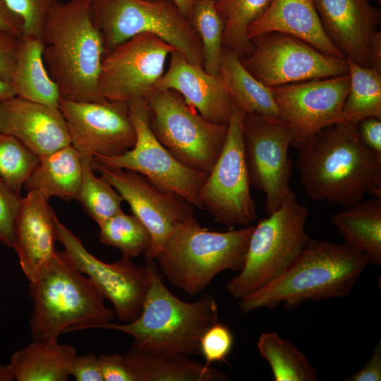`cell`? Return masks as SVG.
<instances>
[{"label": "cell", "mask_w": 381, "mask_h": 381, "mask_svg": "<svg viewBox=\"0 0 381 381\" xmlns=\"http://www.w3.org/2000/svg\"><path fill=\"white\" fill-rule=\"evenodd\" d=\"M298 150L296 167L310 198L346 207L365 194L381 197V159L360 143L356 123L329 126Z\"/></svg>", "instance_id": "obj_1"}, {"label": "cell", "mask_w": 381, "mask_h": 381, "mask_svg": "<svg viewBox=\"0 0 381 381\" xmlns=\"http://www.w3.org/2000/svg\"><path fill=\"white\" fill-rule=\"evenodd\" d=\"M369 265L366 256L346 243L309 238L306 245L277 279L240 299L243 313L273 309L291 310L307 301H321L349 295Z\"/></svg>", "instance_id": "obj_2"}, {"label": "cell", "mask_w": 381, "mask_h": 381, "mask_svg": "<svg viewBox=\"0 0 381 381\" xmlns=\"http://www.w3.org/2000/svg\"><path fill=\"white\" fill-rule=\"evenodd\" d=\"M40 38L44 64L61 99L105 100L98 90L105 49L88 0L59 1L48 13Z\"/></svg>", "instance_id": "obj_3"}, {"label": "cell", "mask_w": 381, "mask_h": 381, "mask_svg": "<svg viewBox=\"0 0 381 381\" xmlns=\"http://www.w3.org/2000/svg\"><path fill=\"white\" fill-rule=\"evenodd\" d=\"M150 281L140 316L133 322L100 328L131 336L129 350L138 352L200 355V340L205 332L218 322V306L212 294H205L194 302L174 296L162 282L155 260L146 262Z\"/></svg>", "instance_id": "obj_4"}, {"label": "cell", "mask_w": 381, "mask_h": 381, "mask_svg": "<svg viewBox=\"0 0 381 381\" xmlns=\"http://www.w3.org/2000/svg\"><path fill=\"white\" fill-rule=\"evenodd\" d=\"M30 283L34 341H57L62 333L100 328L115 316L92 281L72 266L64 251L57 252Z\"/></svg>", "instance_id": "obj_5"}, {"label": "cell", "mask_w": 381, "mask_h": 381, "mask_svg": "<svg viewBox=\"0 0 381 381\" xmlns=\"http://www.w3.org/2000/svg\"><path fill=\"white\" fill-rule=\"evenodd\" d=\"M254 225L226 231L200 226L193 216L179 224L157 258L158 268L169 283L193 296L220 272L243 267Z\"/></svg>", "instance_id": "obj_6"}, {"label": "cell", "mask_w": 381, "mask_h": 381, "mask_svg": "<svg viewBox=\"0 0 381 381\" xmlns=\"http://www.w3.org/2000/svg\"><path fill=\"white\" fill-rule=\"evenodd\" d=\"M308 212L291 188L280 207L259 219L250 236L245 260L226 284L230 296L241 299L281 276L301 253L310 236Z\"/></svg>", "instance_id": "obj_7"}, {"label": "cell", "mask_w": 381, "mask_h": 381, "mask_svg": "<svg viewBox=\"0 0 381 381\" xmlns=\"http://www.w3.org/2000/svg\"><path fill=\"white\" fill-rule=\"evenodd\" d=\"M90 15L100 32L105 52L141 33H151L204 66L200 38L190 20L172 0H88Z\"/></svg>", "instance_id": "obj_8"}, {"label": "cell", "mask_w": 381, "mask_h": 381, "mask_svg": "<svg viewBox=\"0 0 381 381\" xmlns=\"http://www.w3.org/2000/svg\"><path fill=\"white\" fill-rule=\"evenodd\" d=\"M150 127L179 162L210 172L224 145L228 126L211 123L177 92L154 90L145 97Z\"/></svg>", "instance_id": "obj_9"}, {"label": "cell", "mask_w": 381, "mask_h": 381, "mask_svg": "<svg viewBox=\"0 0 381 381\" xmlns=\"http://www.w3.org/2000/svg\"><path fill=\"white\" fill-rule=\"evenodd\" d=\"M245 114L233 103L224 145L199 195L202 210L229 229L247 226L257 219L243 151Z\"/></svg>", "instance_id": "obj_10"}, {"label": "cell", "mask_w": 381, "mask_h": 381, "mask_svg": "<svg viewBox=\"0 0 381 381\" xmlns=\"http://www.w3.org/2000/svg\"><path fill=\"white\" fill-rule=\"evenodd\" d=\"M127 104L136 133L134 146L117 156L92 158L110 166L136 171L160 188L202 210L199 195L208 172L181 164L159 143L150 127L145 98L133 99Z\"/></svg>", "instance_id": "obj_11"}, {"label": "cell", "mask_w": 381, "mask_h": 381, "mask_svg": "<svg viewBox=\"0 0 381 381\" xmlns=\"http://www.w3.org/2000/svg\"><path fill=\"white\" fill-rule=\"evenodd\" d=\"M244 67L267 87L329 78L349 72L346 59L325 54L289 35L270 32L251 39Z\"/></svg>", "instance_id": "obj_12"}, {"label": "cell", "mask_w": 381, "mask_h": 381, "mask_svg": "<svg viewBox=\"0 0 381 381\" xmlns=\"http://www.w3.org/2000/svg\"><path fill=\"white\" fill-rule=\"evenodd\" d=\"M56 239L64 246V253L79 272L86 275L104 299L114 306L115 316L124 323L135 321L140 315L150 281V270L135 265L131 259L122 258L106 263L95 258L81 241L53 215Z\"/></svg>", "instance_id": "obj_13"}, {"label": "cell", "mask_w": 381, "mask_h": 381, "mask_svg": "<svg viewBox=\"0 0 381 381\" xmlns=\"http://www.w3.org/2000/svg\"><path fill=\"white\" fill-rule=\"evenodd\" d=\"M176 50L151 33L136 35L106 52L98 80L100 97L128 102L145 98L164 72L167 57Z\"/></svg>", "instance_id": "obj_14"}, {"label": "cell", "mask_w": 381, "mask_h": 381, "mask_svg": "<svg viewBox=\"0 0 381 381\" xmlns=\"http://www.w3.org/2000/svg\"><path fill=\"white\" fill-rule=\"evenodd\" d=\"M292 133L283 119L246 114L243 151L250 185L265 195L267 215L277 210L291 189Z\"/></svg>", "instance_id": "obj_15"}, {"label": "cell", "mask_w": 381, "mask_h": 381, "mask_svg": "<svg viewBox=\"0 0 381 381\" xmlns=\"http://www.w3.org/2000/svg\"><path fill=\"white\" fill-rule=\"evenodd\" d=\"M92 166L109 181L148 230L151 241L144 255L146 262L155 260L173 230L193 216L194 207L136 171L110 166L93 158Z\"/></svg>", "instance_id": "obj_16"}, {"label": "cell", "mask_w": 381, "mask_h": 381, "mask_svg": "<svg viewBox=\"0 0 381 381\" xmlns=\"http://www.w3.org/2000/svg\"><path fill=\"white\" fill-rule=\"evenodd\" d=\"M349 74L270 87L282 119L289 124L291 145L299 149L322 129L345 122L343 106Z\"/></svg>", "instance_id": "obj_17"}, {"label": "cell", "mask_w": 381, "mask_h": 381, "mask_svg": "<svg viewBox=\"0 0 381 381\" xmlns=\"http://www.w3.org/2000/svg\"><path fill=\"white\" fill-rule=\"evenodd\" d=\"M71 145L88 157H110L131 150L136 133L127 102L61 99Z\"/></svg>", "instance_id": "obj_18"}, {"label": "cell", "mask_w": 381, "mask_h": 381, "mask_svg": "<svg viewBox=\"0 0 381 381\" xmlns=\"http://www.w3.org/2000/svg\"><path fill=\"white\" fill-rule=\"evenodd\" d=\"M0 133L16 138L40 157L71 144L59 107L17 96L0 100Z\"/></svg>", "instance_id": "obj_19"}, {"label": "cell", "mask_w": 381, "mask_h": 381, "mask_svg": "<svg viewBox=\"0 0 381 381\" xmlns=\"http://www.w3.org/2000/svg\"><path fill=\"white\" fill-rule=\"evenodd\" d=\"M322 25L345 58L370 67L369 43L381 21L370 0H313Z\"/></svg>", "instance_id": "obj_20"}, {"label": "cell", "mask_w": 381, "mask_h": 381, "mask_svg": "<svg viewBox=\"0 0 381 381\" xmlns=\"http://www.w3.org/2000/svg\"><path fill=\"white\" fill-rule=\"evenodd\" d=\"M169 56V67L155 90H174L205 120L228 126L233 102L219 75H213L193 64L177 50Z\"/></svg>", "instance_id": "obj_21"}, {"label": "cell", "mask_w": 381, "mask_h": 381, "mask_svg": "<svg viewBox=\"0 0 381 381\" xmlns=\"http://www.w3.org/2000/svg\"><path fill=\"white\" fill-rule=\"evenodd\" d=\"M49 198L37 190L22 198L16 217L12 248L18 254L23 272L30 282L56 256V234Z\"/></svg>", "instance_id": "obj_22"}, {"label": "cell", "mask_w": 381, "mask_h": 381, "mask_svg": "<svg viewBox=\"0 0 381 381\" xmlns=\"http://www.w3.org/2000/svg\"><path fill=\"white\" fill-rule=\"evenodd\" d=\"M270 32L291 35L325 54L346 59L327 35L313 0H272L265 13L250 25L248 36L251 40Z\"/></svg>", "instance_id": "obj_23"}, {"label": "cell", "mask_w": 381, "mask_h": 381, "mask_svg": "<svg viewBox=\"0 0 381 381\" xmlns=\"http://www.w3.org/2000/svg\"><path fill=\"white\" fill-rule=\"evenodd\" d=\"M128 370L137 381H224L228 375L188 356L128 350L122 354Z\"/></svg>", "instance_id": "obj_24"}, {"label": "cell", "mask_w": 381, "mask_h": 381, "mask_svg": "<svg viewBox=\"0 0 381 381\" xmlns=\"http://www.w3.org/2000/svg\"><path fill=\"white\" fill-rule=\"evenodd\" d=\"M41 38L22 35L11 80L16 96L59 107L61 95L43 59Z\"/></svg>", "instance_id": "obj_25"}, {"label": "cell", "mask_w": 381, "mask_h": 381, "mask_svg": "<svg viewBox=\"0 0 381 381\" xmlns=\"http://www.w3.org/2000/svg\"><path fill=\"white\" fill-rule=\"evenodd\" d=\"M76 355L71 345L32 340L15 351L8 365L17 381H67Z\"/></svg>", "instance_id": "obj_26"}, {"label": "cell", "mask_w": 381, "mask_h": 381, "mask_svg": "<svg viewBox=\"0 0 381 381\" xmlns=\"http://www.w3.org/2000/svg\"><path fill=\"white\" fill-rule=\"evenodd\" d=\"M332 214L344 242L362 252L369 265H381V197L361 200Z\"/></svg>", "instance_id": "obj_27"}, {"label": "cell", "mask_w": 381, "mask_h": 381, "mask_svg": "<svg viewBox=\"0 0 381 381\" xmlns=\"http://www.w3.org/2000/svg\"><path fill=\"white\" fill-rule=\"evenodd\" d=\"M219 77L233 103L245 114L282 119L270 87L244 67L236 52L224 47Z\"/></svg>", "instance_id": "obj_28"}, {"label": "cell", "mask_w": 381, "mask_h": 381, "mask_svg": "<svg viewBox=\"0 0 381 381\" xmlns=\"http://www.w3.org/2000/svg\"><path fill=\"white\" fill-rule=\"evenodd\" d=\"M82 177L81 155L70 144L41 156L24 188L64 201L75 199Z\"/></svg>", "instance_id": "obj_29"}, {"label": "cell", "mask_w": 381, "mask_h": 381, "mask_svg": "<svg viewBox=\"0 0 381 381\" xmlns=\"http://www.w3.org/2000/svg\"><path fill=\"white\" fill-rule=\"evenodd\" d=\"M346 60L349 88L343 106L344 121L357 123L366 117L381 119V73Z\"/></svg>", "instance_id": "obj_30"}, {"label": "cell", "mask_w": 381, "mask_h": 381, "mask_svg": "<svg viewBox=\"0 0 381 381\" xmlns=\"http://www.w3.org/2000/svg\"><path fill=\"white\" fill-rule=\"evenodd\" d=\"M257 347L269 363L275 381L318 380L316 370L306 356L277 333L261 334Z\"/></svg>", "instance_id": "obj_31"}, {"label": "cell", "mask_w": 381, "mask_h": 381, "mask_svg": "<svg viewBox=\"0 0 381 381\" xmlns=\"http://www.w3.org/2000/svg\"><path fill=\"white\" fill-rule=\"evenodd\" d=\"M272 0H219L216 7L224 25L223 46L241 58L248 55L253 43L248 29L267 10Z\"/></svg>", "instance_id": "obj_32"}, {"label": "cell", "mask_w": 381, "mask_h": 381, "mask_svg": "<svg viewBox=\"0 0 381 381\" xmlns=\"http://www.w3.org/2000/svg\"><path fill=\"white\" fill-rule=\"evenodd\" d=\"M82 177L75 200L85 212L99 225L123 210V198L104 176H97L92 158L82 156Z\"/></svg>", "instance_id": "obj_33"}, {"label": "cell", "mask_w": 381, "mask_h": 381, "mask_svg": "<svg viewBox=\"0 0 381 381\" xmlns=\"http://www.w3.org/2000/svg\"><path fill=\"white\" fill-rule=\"evenodd\" d=\"M190 20L201 42L203 68L219 76L224 49V25L216 4L210 0H194Z\"/></svg>", "instance_id": "obj_34"}, {"label": "cell", "mask_w": 381, "mask_h": 381, "mask_svg": "<svg viewBox=\"0 0 381 381\" xmlns=\"http://www.w3.org/2000/svg\"><path fill=\"white\" fill-rule=\"evenodd\" d=\"M98 226L99 241L118 248L122 258L131 259L144 254L150 246L148 230L133 214H126L123 211Z\"/></svg>", "instance_id": "obj_35"}, {"label": "cell", "mask_w": 381, "mask_h": 381, "mask_svg": "<svg viewBox=\"0 0 381 381\" xmlns=\"http://www.w3.org/2000/svg\"><path fill=\"white\" fill-rule=\"evenodd\" d=\"M40 161V157L18 139L0 133V179L13 192L20 195Z\"/></svg>", "instance_id": "obj_36"}, {"label": "cell", "mask_w": 381, "mask_h": 381, "mask_svg": "<svg viewBox=\"0 0 381 381\" xmlns=\"http://www.w3.org/2000/svg\"><path fill=\"white\" fill-rule=\"evenodd\" d=\"M23 21V35L40 38L45 19L59 0H4Z\"/></svg>", "instance_id": "obj_37"}, {"label": "cell", "mask_w": 381, "mask_h": 381, "mask_svg": "<svg viewBox=\"0 0 381 381\" xmlns=\"http://www.w3.org/2000/svg\"><path fill=\"white\" fill-rule=\"evenodd\" d=\"M233 343L232 333L226 325L217 322L210 327L200 340V355L205 359V365L209 367L213 363L225 361Z\"/></svg>", "instance_id": "obj_38"}, {"label": "cell", "mask_w": 381, "mask_h": 381, "mask_svg": "<svg viewBox=\"0 0 381 381\" xmlns=\"http://www.w3.org/2000/svg\"><path fill=\"white\" fill-rule=\"evenodd\" d=\"M22 197L0 179V241L12 248L16 217Z\"/></svg>", "instance_id": "obj_39"}, {"label": "cell", "mask_w": 381, "mask_h": 381, "mask_svg": "<svg viewBox=\"0 0 381 381\" xmlns=\"http://www.w3.org/2000/svg\"><path fill=\"white\" fill-rule=\"evenodd\" d=\"M20 38L0 28V78L8 83L15 67Z\"/></svg>", "instance_id": "obj_40"}, {"label": "cell", "mask_w": 381, "mask_h": 381, "mask_svg": "<svg viewBox=\"0 0 381 381\" xmlns=\"http://www.w3.org/2000/svg\"><path fill=\"white\" fill-rule=\"evenodd\" d=\"M360 143L381 159V119L366 117L356 123Z\"/></svg>", "instance_id": "obj_41"}, {"label": "cell", "mask_w": 381, "mask_h": 381, "mask_svg": "<svg viewBox=\"0 0 381 381\" xmlns=\"http://www.w3.org/2000/svg\"><path fill=\"white\" fill-rule=\"evenodd\" d=\"M71 375L78 381H104L99 356L76 355L71 367Z\"/></svg>", "instance_id": "obj_42"}, {"label": "cell", "mask_w": 381, "mask_h": 381, "mask_svg": "<svg viewBox=\"0 0 381 381\" xmlns=\"http://www.w3.org/2000/svg\"><path fill=\"white\" fill-rule=\"evenodd\" d=\"M99 357L104 381H137L126 366L122 354H102Z\"/></svg>", "instance_id": "obj_43"}, {"label": "cell", "mask_w": 381, "mask_h": 381, "mask_svg": "<svg viewBox=\"0 0 381 381\" xmlns=\"http://www.w3.org/2000/svg\"><path fill=\"white\" fill-rule=\"evenodd\" d=\"M348 381H380L381 380V341L376 344L371 356L363 368L346 377Z\"/></svg>", "instance_id": "obj_44"}, {"label": "cell", "mask_w": 381, "mask_h": 381, "mask_svg": "<svg viewBox=\"0 0 381 381\" xmlns=\"http://www.w3.org/2000/svg\"><path fill=\"white\" fill-rule=\"evenodd\" d=\"M0 28L18 37L23 32L22 18L11 11L4 0H0Z\"/></svg>", "instance_id": "obj_45"}, {"label": "cell", "mask_w": 381, "mask_h": 381, "mask_svg": "<svg viewBox=\"0 0 381 381\" xmlns=\"http://www.w3.org/2000/svg\"><path fill=\"white\" fill-rule=\"evenodd\" d=\"M370 67L381 73V32L375 31L369 43Z\"/></svg>", "instance_id": "obj_46"}, {"label": "cell", "mask_w": 381, "mask_h": 381, "mask_svg": "<svg viewBox=\"0 0 381 381\" xmlns=\"http://www.w3.org/2000/svg\"><path fill=\"white\" fill-rule=\"evenodd\" d=\"M180 11L189 20L192 13L194 0H172Z\"/></svg>", "instance_id": "obj_47"}, {"label": "cell", "mask_w": 381, "mask_h": 381, "mask_svg": "<svg viewBox=\"0 0 381 381\" xmlns=\"http://www.w3.org/2000/svg\"><path fill=\"white\" fill-rule=\"evenodd\" d=\"M16 96L12 85L0 78V100Z\"/></svg>", "instance_id": "obj_48"}, {"label": "cell", "mask_w": 381, "mask_h": 381, "mask_svg": "<svg viewBox=\"0 0 381 381\" xmlns=\"http://www.w3.org/2000/svg\"><path fill=\"white\" fill-rule=\"evenodd\" d=\"M13 380L8 365L0 364V381H11Z\"/></svg>", "instance_id": "obj_49"}, {"label": "cell", "mask_w": 381, "mask_h": 381, "mask_svg": "<svg viewBox=\"0 0 381 381\" xmlns=\"http://www.w3.org/2000/svg\"><path fill=\"white\" fill-rule=\"evenodd\" d=\"M210 1H213V2H214V3L216 4V3L218 2L219 0H210Z\"/></svg>", "instance_id": "obj_50"}, {"label": "cell", "mask_w": 381, "mask_h": 381, "mask_svg": "<svg viewBox=\"0 0 381 381\" xmlns=\"http://www.w3.org/2000/svg\"><path fill=\"white\" fill-rule=\"evenodd\" d=\"M376 1H378L379 3H380V2H381V0H376Z\"/></svg>", "instance_id": "obj_51"}]
</instances>
